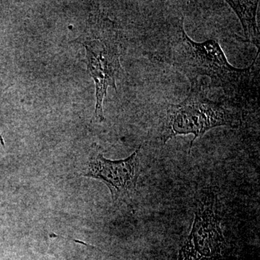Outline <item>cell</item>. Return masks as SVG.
Instances as JSON below:
<instances>
[{
    "label": "cell",
    "mask_w": 260,
    "mask_h": 260,
    "mask_svg": "<svg viewBox=\"0 0 260 260\" xmlns=\"http://www.w3.org/2000/svg\"><path fill=\"white\" fill-rule=\"evenodd\" d=\"M225 2L240 20L246 42L253 44L256 49H259V30L256 23V13L259 0H226Z\"/></svg>",
    "instance_id": "obj_6"
},
{
    "label": "cell",
    "mask_w": 260,
    "mask_h": 260,
    "mask_svg": "<svg viewBox=\"0 0 260 260\" xmlns=\"http://www.w3.org/2000/svg\"><path fill=\"white\" fill-rule=\"evenodd\" d=\"M176 32L167 49V59L190 83L208 77L210 88H222L227 95H233L249 82L257 56L250 66L239 69L229 63L217 39L193 41L184 30V17L179 20Z\"/></svg>",
    "instance_id": "obj_1"
},
{
    "label": "cell",
    "mask_w": 260,
    "mask_h": 260,
    "mask_svg": "<svg viewBox=\"0 0 260 260\" xmlns=\"http://www.w3.org/2000/svg\"><path fill=\"white\" fill-rule=\"evenodd\" d=\"M209 88L198 81L191 82L187 97L180 104H167L157 127V135L162 144L178 135H193L189 149L196 140L218 126L238 128L242 116L237 109L223 102L210 100Z\"/></svg>",
    "instance_id": "obj_2"
},
{
    "label": "cell",
    "mask_w": 260,
    "mask_h": 260,
    "mask_svg": "<svg viewBox=\"0 0 260 260\" xmlns=\"http://www.w3.org/2000/svg\"><path fill=\"white\" fill-rule=\"evenodd\" d=\"M83 44L86 50L88 73L95 80L96 90L94 119L102 121L104 119L103 102L108 88L116 90V80L124 75L119 60L117 34L112 28H107Z\"/></svg>",
    "instance_id": "obj_4"
},
{
    "label": "cell",
    "mask_w": 260,
    "mask_h": 260,
    "mask_svg": "<svg viewBox=\"0 0 260 260\" xmlns=\"http://www.w3.org/2000/svg\"><path fill=\"white\" fill-rule=\"evenodd\" d=\"M228 256L229 246L220 226L216 197L207 193L198 202L190 234L178 260H224Z\"/></svg>",
    "instance_id": "obj_3"
},
{
    "label": "cell",
    "mask_w": 260,
    "mask_h": 260,
    "mask_svg": "<svg viewBox=\"0 0 260 260\" xmlns=\"http://www.w3.org/2000/svg\"><path fill=\"white\" fill-rule=\"evenodd\" d=\"M140 147L128 158L112 160L93 152L84 176L99 179L110 190L113 202L129 205L136 193L140 173Z\"/></svg>",
    "instance_id": "obj_5"
}]
</instances>
